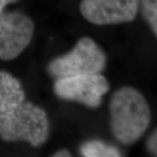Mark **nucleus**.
Returning <instances> with one entry per match:
<instances>
[{"label": "nucleus", "mask_w": 157, "mask_h": 157, "mask_svg": "<svg viewBox=\"0 0 157 157\" xmlns=\"http://www.w3.org/2000/svg\"><path fill=\"white\" fill-rule=\"evenodd\" d=\"M110 128L115 139L132 145L146 132L150 124V108L145 97L132 86H122L112 95Z\"/></svg>", "instance_id": "nucleus-1"}, {"label": "nucleus", "mask_w": 157, "mask_h": 157, "mask_svg": "<svg viewBox=\"0 0 157 157\" xmlns=\"http://www.w3.org/2000/svg\"><path fill=\"white\" fill-rule=\"evenodd\" d=\"M49 136V121L44 109L22 102L0 114V138L7 142L26 141L33 147L45 143Z\"/></svg>", "instance_id": "nucleus-2"}, {"label": "nucleus", "mask_w": 157, "mask_h": 157, "mask_svg": "<svg viewBox=\"0 0 157 157\" xmlns=\"http://www.w3.org/2000/svg\"><path fill=\"white\" fill-rule=\"evenodd\" d=\"M107 64V55L94 39L83 37L65 55L53 59L47 66L52 78L101 73Z\"/></svg>", "instance_id": "nucleus-3"}, {"label": "nucleus", "mask_w": 157, "mask_h": 157, "mask_svg": "<svg viewBox=\"0 0 157 157\" xmlns=\"http://www.w3.org/2000/svg\"><path fill=\"white\" fill-rule=\"evenodd\" d=\"M53 90L59 99L77 101L96 108L101 104L103 95L108 92L109 83L101 73L81 74L57 78Z\"/></svg>", "instance_id": "nucleus-4"}, {"label": "nucleus", "mask_w": 157, "mask_h": 157, "mask_svg": "<svg viewBox=\"0 0 157 157\" xmlns=\"http://www.w3.org/2000/svg\"><path fill=\"white\" fill-rule=\"evenodd\" d=\"M33 20L20 11L0 12V59L10 61L18 57L31 43Z\"/></svg>", "instance_id": "nucleus-5"}, {"label": "nucleus", "mask_w": 157, "mask_h": 157, "mask_svg": "<svg viewBox=\"0 0 157 157\" xmlns=\"http://www.w3.org/2000/svg\"><path fill=\"white\" fill-rule=\"evenodd\" d=\"M140 0H82V16L97 25H116L133 21L137 15Z\"/></svg>", "instance_id": "nucleus-6"}, {"label": "nucleus", "mask_w": 157, "mask_h": 157, "mask_svg": "<svg viewBox=\"0 0 157 157\" xmlns=\"http://www.w3.org/2000/svg\"><path fill=\"white\" fill-rule=\"evenodd\" d=\"M25 98L21 82L10 73L0 70V114L17 107Z\"/></svg>", "instance_id": "nucleus-7"}, {"label": "nucleus", "mask_w": 157, "mask_h": 157, "mask_svg": "<svg viewBox=\"0 0 157 157\" xmlns=\"http://www.w3.org/2000/svg\"><path fill=\"white\" fill-rule=\"evenodd\" d=\"M79 152L85 157L121 156V151L116 147L99 140H91L84 142L79 147Z\"/></svg>", "instance_id": "nucleus-8"}, {"label": "nucleus", "mask_w": 157, "mask_h": 157, "mask_svg": "<svg viewBox=\"0 0 157 157\" xmlns=\"http://www.w3.org/2000/svg\"><path fill=\"white\" fill-rule=\"evenodd\" d=\"M142 16L157 37V0H140Z\"/></svg>", "instance_id": "nucleus-9"}, {"label": "nucleus", "mask_w": 157, "mask_h": 157, "mask_svg": "<svg viewBox=\"0 0 157 157\" xmlns=\"http://www.w3.org/2000/svg\"><path fill=\"white\" fill-rule=\"evenodd\" d=\"M147 151L154 156H157V128L149 135L146 142Z\"/></svg>", "instance_id": "nucleus-10"}, {"label": "nucleus", "mask_w": 157, "mask_h": 157, "mask_svg": "<svg viewBox=\"0 0 157 157\" xmlns=\"http://www.w3.org/2000/svg\"><path fill=\"white\" fill-rule=\"evenodd\" d=\"M54 157H69L71 156V153L67 150V149H61L59 151L56 152L54 155H53Z\"/></svg>", "instance_id": "nucleus-11"}, {"label": "nucleus", "mask_w": 157, "mask_h": 157, "mask_svg": "<svg viewBox=\"0 0 157 157\" xmlns=\"http://www.w3.org/2000/svg\"><path fill=\"white\" fill-rule=\"evenodd\" d=\"M17 1V0H0V12L4 11L6 6H8L9 4H11V3H15Z\"/></svg>", "instance_id": "nucleus-12"}]
</instances>
